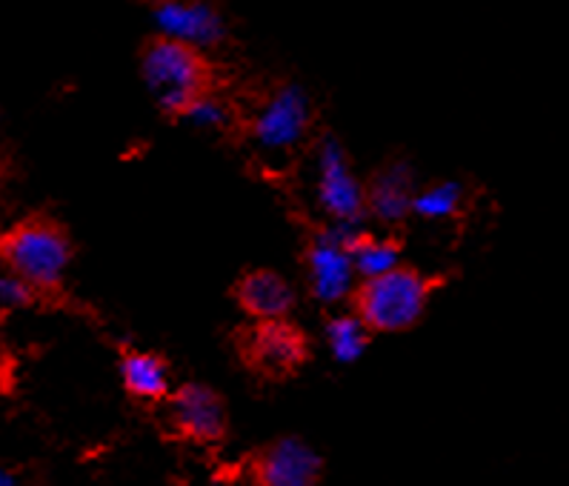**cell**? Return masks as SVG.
Here are the masks:
<instances>
[{
    "label": "cell",
    "instance_id": "cell-1",
    "mask_svg": "<svg viewBox=\"0 0 569 486\" xmlns=\"http://www.w3.org/2000/svg\"><path fill=\"white\" fill-rule=\"evenodd\" d=\"M0 264L34 295L54 292L72 264V240L49 215H29L0 235Z\"/></svg>",
    "mask_w": 569,
    "mask_h": 486
},
{
    "label": "cell",
    "instance_id": "cell-2",
    "mask_svg": "<svg viewBox=\"0 0 569 486\" xmlns=\"http://www.w3.org/2000/svg\"><path fill=\"white\" fill-rule=\"evenodd\" d=\"M141 78L158 109L172 118H181L194 100L214 92L207 54L161 34L149 38L141 49Z\"/></svg>",
    "mask_w": 569,
    "mask_h": 486
},
{
    "label": "cell",
    "instance_id": "cell-3",
    "mask_svg": "<svg viewBox=\"0 0 569 486\" xmlns=\"http://www.w3.org/2000/svg\"><path fill=\"white\" fill-rule=\"evenodd\" d=\"M436 287V278L401 264L392 272L358 284L352 292L356 315L369 333H403L423 318Z\"/></svg>",
    "mask_w": 569,
    "mask_h": 486
},
{
    "label": "cell",
    "instance_id": "cell-4",
    "mask_svg": "<svg viewBox=\"0 0 569 486\" xmlns=\"http://www.w3.org/2000/svg\"><path fill=\"white\" fill-rule=\"evenodd\" d=\"M312 127V100L298 83H278L269 89L249 118L254 143L267 152H292L307 140Z\"/></svg>",
    "mask_w": 569,
    "mask_h": 486
},
{
    "label": "cell",
    "instance_id": "cell-5",
    "mask_svg": "<svg viewBox=\"0 0 569 486\" xmlns=\"http://www.w3.org/2000/svg\"><path fill=\"white\" fill-rule=\"evenodd\" d=\"M241 358L254 375L283 380L296 375L309 358V340L292 320H263L241 335Z\"/></svg>",
    "mask_w": 569,
    "mask_h": 486
},
{
    "label": "cell",
    "instance_id": "cell-6",
    "mask_svg": "<svg viewBox=\"0 0 569 486\" xmlns=\"http://www.w3.org/2000/svg\"><path fill=\"white\" fill-rule=\"evenodd\" d=\"M361 232V227H327L307 244V280L312 298L321 304H338L356 292V272L349 260V240Z\"/></svg>",
    "mask_w": 569,
    "mask_h": 486
},
{
    "label": "cell",
    "instance_id": "cell-7",
    "mask_svg": "<svg viewBox=\"0 0 569 486\" xmlns=\"http://www.w3.org/2000/svg\"><path fill=\"white\" fill-rule=\"evenodd\" d=\"M318 200L336 227H361L367 218L363 184L336 135H323L318 143Z\"/></svg>",
    "mask_w": 569,
    "mask_h": 486
},
{
    "label": "cell",
    "instance_id": "cell-8",
    "mask_svg": "<svg viewBox=\"0 0 569 486\" xmlns=\"http://www.w3.org/2000/svg\"><path fill=\"white\" fill-rule=\"evenodd\" d=\"M152 20L161 38L192 47L198 52L227 40V20L212 3L201 0H161L152 7Z\"/></svg>",
    "mask_w": 569,
    "mask_h": 486
},
{
    "label": "cell",
    "instance_id": "cell-9",
    "mask_svg": "<svg viewBox=\"0 0 569 486\" xmlns=\"http://www.w3.org/2000/svg\"><path fill=\"white\" fill-rule=\"evenodd\" d=\"M169 424L194 444H214L227 435V404L207 384H187L169 395Z\"/></svg>",
    "mask_w": 569,
    "mask_h": 486
},
{
    "label": "cell",
    "instance_id": "cell-10",
    "mask_svg": "<svg viewBox=\"0 0 569 486\" xmlns=\"http://www.w3.org/2000/svg\"><path fill=\"white\" fill-rule=\"evenodd\" d=\"M254 475L261 486H316L321 455L301 438H278L258 455Z\"/></svg>",
    "mask_w": 569,
    "mask_h": 486
},
{
    "label": "cell",
    "instance_id": "cell-11",
    "mask_svg": "<svg viewBox=\"0 0 569 486\" xmlns=\"http://www.w3.org/2000/svg\"><path fill=\"white\" fill-rule=\"evenodd\" d=\"M412 195H416V172H412V167L407 160H389L363 187L367 215H372L387 227H396V224L409 218Z\"/></svg>",
    "mask_w": 569,
    "mask_h": 486
},
{
    "label": "cell",
    "instance_id": "cell-12",
    "mask_svg": "<svg viewBox=\"0 0 569 486\" xmlns=\"http://www.w3.org/2000/svg\"><path fill=\"white\" fill-rule=\"evenodd\" d=\"M234 304L254 318V324L287 320L296 309V289L274 269H249L234 284Z\"/></svg>",
    "mask_w": 569,
    "mask_h": 486
},
{
    "label": "cell",
    "instance_id": "cell-13",
    "mask_svg": "<svg viewBox=\"0 0 569 486\" xmlns=\"http://www.w3.org/2000/svg\"><path fill=\"white\" fill-rule=\"evenodd\" d=\"M121 380L127 393L143 404H161L172 395L167 360L143 349H129L121 355Z\"/></svg>",
    "mask_w": 569,
    "mask_h": 486
},
{
    "label": "cell",
    "instance_id": "cell-14",
    "mask_svg": "<svg viewBox=\"0 0 569 486\" xmlns=\"http://www.w3.org/2000/svg\"><path fill=\"white\" fill-rule=\"evenodd\" d=\"M349 260H352V272L358 280H372L401 267V244L396 238L369 235L361 229L349 240Z\"/></svg>",
    "mask_w": 569,
    "mask_h": 486
},
{
    "label": "cell",
    "instance_id": "cell-15",
    "mask_svg": "<svg viewBox=\"0 0 569 486\" xmlns=\"http://www.w3.org/2000/svg\"><path fill=\"white\" fill-rule=\"evenodd\" d=\"M463 209V184L461 180H441L429 187L416 189L412 195V209L409 215H418L423 220H449L461 215Z\"/></svg>",
    "mask_w": 569,
    "mask_h": 486
},
{
    "label": "cell",
    "instance_id": "cell-16",
    "mask_svg": "<svg viewBox=\"0 0 569 486\" xmlns=\"http://www.w3.org/2000/svg\"><path fill=\"white\" fill-rule=\"evenodd\" d=\"M327 347L338 364H356L369 347V329L356 313L336 315L327 324Z\"/></svg>",
    "mask_w": 569,
    "mask_h": 486
},
{
    "label": "cell",
    "instance_id": "cell-17",
    "mask_svg": "<svg viewBox=\"0 0 569 486\" xmlns=\"http://www.w3.org/2000/svg\"><path fill=\"white\" fill-rule=\"evenodd\" d=\"M181 118L189 120V123L198 129H223L229 120H232V112H229V107L218 98V95L209 92L203 95V98L194 100L192 107H189Z\"/></svg>",
    "mask_w": 569,
    "mask_h": 486
},
{
    "label": "cell",
    "instance_id": "cell-18",
    "mask_svg": "<svg viewBox=\"0 0 569 486\" xmlns=\"http://www.w3.org/2000/svg\"><path fill=\"white\" fill-rule=\"evenodd\" d=\"M34 300L32 289L14 275L0 272V307H29Z\"/></svg>",
    "mask_w": 569,
    "mask_h": 486
},
{
    "label": "cell",
    "instance_id": "cell-19",
    "mask_svg": "<svg viewBox=\"0 0 569 486\" xmlns=\"http://www.w3.org/2000/svg\"><path fill=\"white\" fill-rule=\"evenodd\" d=\"M3 187H7V160L0 158V192H3Z\"/></svg>",
    "mask_w": 569,
    "mask_h": 486
},
{
    "label": "cell",
    "instance_id": "cell-20",
    "mask_svg": "<svg viewBox=\"0 0 569 486\" xmlns=\"http://www.w3.org/2000/svg\"><path fill=\"white\" fill-rule=\"evenodd\" d=\"M0 486H12V478H9V475L3 473V469H0Z\"/></svg>",
    "mask_w": 569,
    "mask_h": 486
}]
</instances>
